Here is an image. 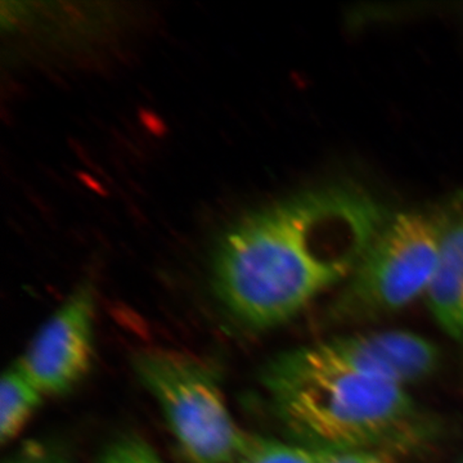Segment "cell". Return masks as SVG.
I'll return each instance as SVG.
<instances>
[{
	"label": "cell",
	"instance_id": "cell-12",
	"mask_svg": "<svg viewBox=\"0 0 463 463\" xmlns=\"http://www.w3.org/2000/svg\"><path fill=\"white\" fill-rule=\"evenodd\" d=\"M318 463H390L380 453L353 450V452L318 453Z\"/></svg>",
	"mask_w": 463,
	"mask_h": 463
},
{
	"label": "cell",
	"instance_id": "cell-1",
	"mask_svg": "<svg viewBox=\"0 0 463 463\" xmlns=\"http://www.w3.org/2000/svg\"><path fill=\"white\" fill-rule=\"evenodd\" d=\"M388 219L370 194L341 183L250 213L216 249V294L250 328L281 326L345 281Z\"/></svg>",
	"mask_w": 463,
	"mask_h": 463
},
{
	"label": "cell",
	"instance_id": "cell-11",
	"mask_svg": "<svg viewBox=\"0 0 463 463\" xmlns=\"http://www.w3.org/2000/svg\"><path fill=\"white\" fill-rule=\"evenodd\" d=\"M7 463H69L61 453L42 444L24 447Z\"/></svg>",
	"mask_w": 463,
	"mask_h": 463
},
{
	"label": "cell",
	"instance_id": "cell-9",
	"mask_svg": "<svg viewBox=\"0 0 463 463\" xmlns=\"http://www.w3.org/2000/svg\"><path fill=\"white\" fill-rule=\"evenodd\" d=\"M237 463H318V453L295 443L246 434Z\"/></svg>",
	"mask_w": 463,
	"mask_h": 463
},
{
	"label": "cell",
	"instance_id": "cell-5",
	"mask_svg": "<svg viewBox=\"0 0 463 463\" xmlns=\"http://www.w3.org/2000/svg\"><path fill=\"white\" fill-rule=\"evenodd\" d=\"M96 298L90 285L67 298L33 336L17 364L44 397L71 392L93 362Z\"/></svg>",
	"mask_w": 463,
	"mask_h": 463
},
{
	"label": "cell",
	"instance_id": "cell-13",
	"mask_svg": "<svg viewBox=\"0 0 463 463\" xmlns=\"http://www.w3.org/2000/svg\"><path fill=\"white\" fill-rule=\"evenodd\" d=\"M461 463H463V461Z\"/></svg>",
	"mask_w": 463,
	"mask_h": 463
},
{
	"label": "cell",
	"instance_id": "cell-4",
	"mask_svg": "<svg viewBox=\"0 0 463 463\" xmlns=\"http://www.w3.org/2000/svg\"><path fill=\"white\" fill-rule=\"evenodd\" d=\"M134 367L190 461L237 463L246 432L234 422L203 362L176 350L152 349L139 353Z\"/></svg>",
	"mask_w": 463,
	"mask_h": 463
},
{
	"label": "cell",
	"instance_id": "cell-3",
	"mask_svg": "<svg viewBox=\"0 0 463 463\" xmlns=\"http://www.w3.org/2000/svg\"><path fill=\"white\" fill-rule=\"evenodd\" d=\"M461 196L439 209L392 216L359 259L327 310L336 325L392 316L425 295L444 234L461 209Z\"/></svg>",
	"mask_w": 463,
	"mask_h": 463
},
{
	"label": "cell",
	"instance_id": "cell-10",
	"mask_svg": "<svg viewBox=\"0 0 463 463\" xmlns=\"http://www.w3.org/2000/svg\"><path fill=\"white\" fill-rule=\"evenodd\" d=\"M99 463H163L146 441L138 438H124L103 453Z\"/></svg>",
	"mask_w": 463,
	"mask_h": 463
},
{
	"label": "cell",
	"instance_id": "cell-2",
	"mask_svg": "<svg viewBox=\"0 0 463 463\" xmlns=\"http://www.w3.org/2000/svg\"><path fill=\"white\" fill-rule=\"evenodd\" d=\"M264 385L289 437L313 452L413 453L443 432L407 388L352 370L318 344L277 356Z\"/></svg>",
	"mask_w": 463,
	"mask_h": 463
},
{
	"label": "cell",
	"instance_id": "cell-8",
	"mask_svg": "<svg viewBox=\"0 0 463 463\" xmlns=\"http://www.w3.org/2000/svg\"><path fill=\"white\" fill-rule=\"evenodd\" d=\"M43 398L44 394L17 362L5 371L0 385V438L3 444L20 435L41 407Z\"/></svg>",
	"mask_w": 463,
	"mask_h": 463
},
{
	"label": "cell",
	"instance_id": "cell-6",
	"mask_svg": "<svg viewBox=\"0 0 463 463\" xmlns=\"http://www.w3.org/2000/svg\"><path fill=\"white\" fill-rule=\"evenodd\" d=\"M328 356L358 373L408 386L430 379L441 364L437 344L412 331L341 335L318 343Z\"/></svg>",
	"mask_w": 463,
	"mask_h": 463
},
{
	"label": "cell",
	"instance_id": "cell-7",
	"mask_svg": "<svg viewBox=\"0 0 463 463\" xmlns=\"http://www.w3.org/2000/svg\"><path fill=\"white\" fill-rule=\"evenodd\" d=\"M425 298L441 331L463 347V196L461 209L441 241Z\"/></svg>",
	"mask_w": 463,
	"mask_h": 463
}]
</instances>
